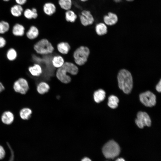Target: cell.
<instances>
[{
    "label": "cell",
    "mask_w": 161,
    "mask_h": 161,
    "mask_svg": "<svg viewBox=\"0 0 161 161\" xmlns=\"http://www.w3.org/2000/svg\"><path fill=\"white\" fill-rule=\"evenodd\" d=\"M79 72L78 67L72 62H66L57 70L56 76L57 79L64 83H68L71 80V78L67 73L72 75H77Z\"/></svg>",
    "instance_id": "obj_1"
},
{
    "label": "cell",
    "mask_w": 161,
    "mask_h": 161,
    "mask_svg": "<svg viewBox=\"0 0 161 161\" xmlns=\"http://www.w3.org/2000/svg\"><path fill=\"white\" fill-rule=\"evenodd\" d=\"M117 80L119 88L126 94L129 93L133 87L132 77L128 70L123 69L119 72Z\"/></svg>",
    "instance_id": "obj_2"
},
{
    "label": "cell",
    "mask_w": 161,
    "mask_h": 161,
    "mask_svg": "<svg viewBox=\"0 0 161 161\" xmlns=\"http://www.w3.org/2000/svg\"><path fill=\"white\" fill-rule=\"evenodd\" d=\"M33 48L36 53L42 55L51 54L54 50L52 43L46 38H42L37 42Z\"/></svg>",
    "instance_id": "obj_3"
},
{
    "label": "cell",
    "mask_w": 161,
    "mask_h": 161,
    "mask_svg": "<svg viewBox=\"0 0 161 161\" xmlns=\"http://www.w3.org/2000/svg\"><path fill=\"white\" fill-rule=\"evenodd\" d=\"M90 52L89 48L86 46H81L78 48L73 54L75 63L79 66L84 65L87 61Z\"/></svg>",
    "instance_id": "obj_4"
},
{
    "label": "cell",
    "mask_w": 161,
    "mask_h": 161,
    "mask_svg": "<svg viewBox=\"0 0 161 161\" xmlns=\"http://www.w3.org/2000/svg\"><path fill=\"white\" fill-rule=\"evenodd\" d=\"M102 152L107 158L113 159L117 156L120 152L118 144L114 140H110L103 146Z\"/></svg>",
    "instance_id": "obj_5"
},
{
    "label": "cell",
    "mask_w": 161,
    "mask_h": 161,
    "mask_svg": "<svg viewBox=\"0 0 161 161\" xmlns=\"http://www.w3.org/2000/svg\"><path fill=\"white\" fill-rule=\"evenodd\" d=\"M78 19L80 24L84 27L92 25L95 21L94 17L90 10H82L78 14Z\"/></svg>",
    "instance_id": "obj_6"
},
{
    "label": "cell",
    "mask_w": 161,
    "mask_h": 161,
    "mask_svg": "<svg viewBox=\"0 0 161 161\" xmlns=\"http://www.w3.org/2000/svg\"><path fill=\"white\" fill-rule=\"evenodd\" d=\"M13 89L16 93L22 95H25L29 89L28 82L24 78H19L14 82Z\"/></svg>",
    "instance_id": "obj_7"
},
{
    "label": "cell",
    "mask_w": 161,
    "mask_h": 161,
    "mask_svg": "<svg viewBox=\"0 0 161 161\" xmlns=\"http://www.w3.org/2000/svg\"><path fill=\"white\" fill-rule=\"evenodd\" d=\"M141 102L147 107H152L156 103V97L152 92L147 91L141 93L140 95Z\"/></svg>",
    "instance_id": "obj_8"
},
{
    "label": "cell",
    "mask_w": 161,
    "mask_h": 161,
    "mask_svg": "<svg viewBox=\"0 0 161 161\" xmlns=\"http://www.w3.org/2000/svg\"><path fill=\"white\" fill-rule=\"evenodd\" d=\"M135 123L140 128H143L145 126H150L151 124V120L148 115L145 112H140L137 115Z\"/></svg>",
    "instance_id": "obj_9"
},
{
    "label": "cell",
    "mask_w": 161,
    "mask_h": 161,
    "mask_svg": "<svg viewBox=\"0 0 161 161\" xmlns=\"http://www.w3.org/2000/svg\"><path fill=\"white\" fill-rule=\"evenodd\" d=\"M57 5L51 1L45 2L42 7L44 13L48 16H51L54 15L57 11Z\"/></svg>",
    "instance_id": "obj_10"
},
{
    "label": "cell",
    "mask_w": 161,
    "mask_h": 161,
    "mask_svg": "<svg viewBox=\"0 0 161 161\" xmlns=\"http://www.w3.org/2000/svg\"><path fill=\"white\" fill-rule=\"evenodd\" d=\"M15 119L13 113L9 111L4 112L2 114L1 119V122L4 124L9 125L12 124Z\"/></svg>",
    "instance_id": "obj_11"
},
{
    "label": "cell",
    "mask_w": 161,
    "mask_h": 161,
    "mask_svg": "<svg viewBox=\"0 0 161 161\" xmlns=\"http://www.w3.org/2000/svg\"><path fill=\"white\" fill-rule=\"evenodd\" d=\"M64 19L68 23H75L78 18V15L72 9L65 11Z\"/></svg>",
    "instance_id": "obj_12"
},
{
    "label": "cell",
    "mask_w": 161,
    "mask_h": 161,
    "mask_svg": "<svg viewBox=\"0 0 161 161\" xmlns=\"http://www.w3.org/2000/svg\"><path fill=\"white\" fill-rule=\"evenodd\" d=\"M104 23L107 25L111 26L115 24L118 21V17L117 15L112 12H109L103 18Z\"/></svg>",
    "instance_id": "obj_13"
},
{
    "label": "cell",
    "mask_w": 161,
    "mask_h": 161,
    "mask_svg": "<svg viewBox=\"0 0 161 161\" xmlns=\"http://www.w3.org/2000/svg\"><path fill=\"white\" fill-rule=\"evenodd\" d=\"M28 70L30 74L33 77H39L42 74L43 70L41 66L39 64H34L29 67Z\"/></svg>",
    "instance_id": "obj_14"
},
{
    "label": "cell",
    "mask_w": 161,
    "mask_h": 161,
    "mask_svg": "<svg viewBox=\"0 0 161 161\" xmlns=\"http://www.w3.org/2000/svg\"><path fill=\"white\" fill-rule=\"evenodd\" d=\"M39 31L38 28L35 25L30 27L25 32V34L29 39L33 40L37 38L39 35Z\"/></svg>",
    "instance_id": "obj_15"
},
{
    "label": "cell",
    "mask_w": 161,
    "mask_h": 161,
    "mask_svg": "<svg viewBox=\"0 0 161 161\" xmlns=\"http://www.w3.org/2000/svg\"><path fill=\"white\" fill-rule=\"evenodd\" d=\"M12 32L13 35L15 36H22L25 33V28L23 25L16 23L13 26Z\"/></svg>",
    "instance_id": "obj_16"
},
{
    "label": "cell",
    "mask_w": 161,
    "mask_h": 161,
    "mask_svg": "<svg viewBox=\"0 0 161 161\" xmlns=\"http://www.w3.org/2000/svg\"><path fill=\"white\" fill-rule=\"evenodd\" d=\"M73 4V0H58L57 6L62 10L66 11L72 9Z\"/></svg>",
    "instance_id": "obj_17"
},
{
    "label": "cell",
    "mask_w": 161,
    "mask_h": 161,
    "mask_svg": "<svg viewBox=\"0 0 161 161\" xmlns=\"http://www.w3.org/2000/svg\"><path fill=\"white\" fill-rule=\"evenodd\" d=\"M36 89L38 93L43 95L48 92L50 87L49 85L46 82L41 81L37 84Z\"/></svg>",
    "instance_id": "obj_18"
},
{
    "label": "cell",
    "mask_w": 161,
    "mask_h": 161,
    "mask_svg": "<svg viewBox=\"0 0 161 161\" xmlns=\"http://www.w3.org/2000/svg\"><path fill=\"white\" fill-rule=\"evenodd\" d=\"M57 49L60 53L64 55L68 53L71 49L70 44L66 42H61L57 45Z\"/></svg>",
    "instance_id": "obj_19"
},
{
    "label": "cell",
    "mask_w": 161,
    "mask_h": 161,
    "mask_svg": "<svg viewBox=\"0 0 161 161\" xmlns=\"http://www.w3.org/2000/svg\"><path fill=\"white\" fill-rule=\"evenodd\" d=\"M32 113V110L29 108L25 107L22 108L19 112V115L23 120H27L30 119Z\"/></svg>",
    "instance_id": "obj_20"
},
{
    "label": "cell",
    "mask_w": 161,
    "mask_h": 161,
    "mask_svg": "<svg viewBox=\"0 0 161 161\" xmlns=\"http://www.w3.org/2000/svg\"><path fill=\"white\" fill-rule=\"evenodd\" d=\"M24 15L26 18L29 19H36L38 16L37 10L35 8H33L32 9H26L24 12Z\"/></svg>",
    "instance_id": "obj_21"
},
{
    "label": "cell",
    "mask_w": 161,
    "mask_h": 161,
    "mask_svg": "<svg viewBox=\"0 0 161 161\" xmlns=\"http://www.w3.org/2000/svg\"><path fill=\"white\" fill-rule=\"evenodd\" d=\"M95 28L96 33L99 35H102L106 34L107 32V27L104 23L100 22L97 24Z\"/></svg>",
    "instance_id": "obj_22"
},
{
    "label": "cell",
    "mask_w": 161,
    "mask_h": 161,
    "mask_svg": "<svg viewBox=\"0 0 161 161\" xmlns=\"http://www.w3.org/2000/svg\"><path fill=\"white\" fill-rule=\"evenodd\" d=\"M105 97V92L104 90L101 89L95 91L93 95L94 100L97 103H99L103 101Z\"/></svg>",
    "instance_id": "obj_23"
},
{
    "label": "cell",
    "mask_w": 161,
    "mask_h": 161,
    "mask_svg": "<svg viewBox=\"0 0 161 161\" xmlns=\"http://www.w3.org/2000/svg\"><path fill=\"white\" fill-rule=\"evenodd\" d=\"M52 63L54 67L58 68L63 65L64 63V60L60 55H56L52 58Z\"/></svg>",
    "instance_id": "obj_24"
},
{
    "label": "cell",
    "mask_w": 161,
    "mask_h": 161,
    "mask_svg": "<svg viewBox=\"0 0 161 161\" xmlns=\"http://www.w3.org/2000/svg\"><path fill=\"white\" fill-rule=\"evenodd\" d=\"M23 9L21 5L17 4L12 7L10 9L11 14L13 16L18 17L20 16Z\"/></svg>",
    "instance_id": "obj_25"
},
{
    "label": "cell",
    "mask_w": 161,
    "mask_h": 161,
    "mask_svg": "<svg viewBox=\"0 0 161 161\" xmlns=\"http://www.w3.org/2000/svg\"><path fill=\"white\" fill-rule=\"evenodd\" d=\"M119 102L118 98L116 96L112 95L108 98V106L112 109H115L118 106Z\"/></svg>",
    "instance_id": "obj_26"
},
{
    "label": "cell",
    "mask_w": 161,
    "mask_h": 161,
    "mask_svg": "<svg viewBox=\"0 0 161 161\" xmlns=\"http://www.w3.org/2000/svg\"><path fill=\"white\" fill-rule=\"evenodd\" d=\"M6 57L10 61L15 60L17 56V53L16 50L13 48H10L8 49L6 53Z\"/></svg>",
    "instance_id": "obj_27"
},
{
    "label": "cell",
    "mask_w": 161,
    "mask_h": 161,
    "mask_svg": "<svg viewBox=\"0 0 161 161\" xmlns=\"http://www.w3.org/2000/svg\"><path fill=\"white\" fill-rule=\"evenodd\" d=\"M10 26L7 22L2 21H0V34H3L7 32Z\"/></svg>",
    "instance_id": "obj_28"
},
{
    "label": "cell",
    "mask_w": 161,
    "mask_h": 161,
    "mask_svg": "<svg viewBox=\"0 0 161 161\" xmlns=\"http://www.w3.org/2000/svg\"><path fill=\"white\" fill-rule=\"evenodd\" d=\"M6 152L4 147L0 145V160L3 159L5 157Z\"/></svg>",
    "instance_id": "obj_29"
},
{
    "label": "cell",
    "mask_w": 161,
    "mask_h": 161,
    "mask_svg": "<svg viewBox=\"0 0 161 161\" xmlns=\"http://www.w3.org/2000/svg\"><path fill=\"white\" fill-rule=\"evenodd\" d=\"M5 39L0 35V48L4 47L6 44Z\"/></svg>",
    "instance_id": "obj_30"
},
{
    "label": "cell",
    "mask_w": 161,
    "mask_h": 161,
    "mask_svg": "<svg viewBox=\"0 0 161 161\" xmlns=\"http://www.w3.org/2000/svg\"><path fill=\"white\" fill-rule=\"evenodd\" d=\"M15 1L17 4L21 5L24 4L27 0H15Z\"/></svg>",
    "instance_id": "obj_31"
},
{
    "label": "cell",
    "mask_w": 161,
    "mask_h": 161,
    "mask_svg": "<svg viewBox=\"0 0 161 161\" xmlns=\"http://www.w3.org/2000/svg\"><path fill=\"white\" fill-rule=\"evenodd\" d=\"M156 90L159 92H160L161 91V81L160 80L159 82L156 85Z\"/></svg>",
    "instance_id": "obj_32"
},
{
    "label": "cell",
    "mask_w": 161,
    "mask_h": 161,
    "mask_svg": "<svg viewBox=\"0 0 161 161\" xmlns=\"http://www.w3.org/2000/svg\"><path fill=\"white\" fill-rule=\"evenodd\" d=\"M5 87L2 83L0 82V93L3 92L5 90Z\"/></svg>",
    "instance_id": "obj_33"
},
{
    "label": "cell",
    "mask_w": 161,
    "mask_h": 161,
    "mask_svg": "<svg viewBox=\"0 0 161 161\" xmlns=\"http://www.w3.org/2000/svg\"><path fill=\"white\" fill-rule=\"evenodd\" d=\"M81 161H92L88 157H84L83 158Z\"/></svg>",
    "instance_id": "obj_34"
},
{
    "label": "cell",
    "mask_w": 161,
    "mask_h": 161,
    "mask_svg": "<svg viewBox=\"0 0 161 161\" xmlns=\"http://www.w3.org/2000/svg\"><path fill=\"white\" fill-rule=\"evenodd\" d=\"M79 2L82 3H85L87 2L89 0H77Z\"/></svg>",
    "instance_id": "obj_35"
},
{
    "label": "cell",
    "mask_w": 161,
    "mask_h": 161,
    "mask_svg": "<svg viewBox=\"0 0 161 161\" xmlns=\"http://www.w3.org/2000/svg\"><path fill=\"white\" fill-rule=\"evenodd\" d=\"M115 161H125V160L123 158H121L117 159Z\"/></svg>",
    "instance_id": "obj_36"
},
{
    "label": "cell",
    "mask_w": 161,
    "mask_h": 161,
    "mask_svg": "<svg viewBox=\"0 0 161 161\" xmlns=\"http://www.w3.org/2000/svg\"><path fill=\"white\" fill-rule=\"evenodd\" d=\"M126 0L128 1H133L134 0Z\"/></svg>",
    "instance_id": "obj_37"
},
{
    "label": "cell",
    "mask_w": 161,
    "mask_h": 161,
    "mask_svg": "<svg viewBox=\"0 0 161 161\" xmlns=\"http://www.w3.org/2000/svg\"><path fill=\"white\" fill-rule=\"evenodd\" d=\"M3 1H8L10 0H3Z\"/></svg>",
    "instance_id": "obj_38"
}]
</instances>
